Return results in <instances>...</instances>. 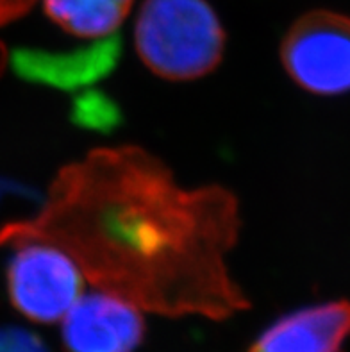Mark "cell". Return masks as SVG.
I'll return each mask as SVG.
<instances>
[{
  "label": "cell",
  "mask_w": 350,
  "mask_h": 352,
  "mask_svg": "<svg viewBox=\"0 0 350 352\" xmlns=\"http://www.w3.org/2000/svg\"><path fill=\"white\" fill-rule=\"evenodd\" d=\"M238 232L229 190L184 188L143 148L104 147L63 166L31 219L0 226V247L50 243L140 311L223 320L248 308L227 265Z\"/></svg>",
  "instance_id": "6da1fadb"
},
{
  "label": "cell",
  "mask_w": 350,
  "mask_h": 352,
  "mask_svg": "<svg viewBox=\"0 0 350 352\" xmlns=\"http://www.w3.org/2000/svg\"><path fill=\"white\" fill-rule=\"evenodd\" d=\"M134 47L152 74L186 82L217 70L226 31L208 0H145L134 23Z\"/></svg>",
  "instance_id": "7a4b0ae2"
},
{
  "label": "cell",
  "mask_w": 350,
  "mask_h": 352,
  "mask_svg": "<svg viewBox=\"0 0 350 352\" xmlns=\"http://www.w3.org/2000/svg\"><path fill=\"white\" fill-rule=\"evenodd\" d=\"M281 61L289 79L307 94H349L350 16L327 9L298 16L284 34Z\"/></svg>",
  "instance_id": "3957f363"
},
{
  "label": "cell",
  "mask_w": 350,
  "mask_h": 352,
  "mask_svg": "<svg viewBox=\"0 0 350 352\" xmlns=\"http://www.w3.org/2000/svg\"><path fill=\"white\" fill-rule=\"evenodd\" d=\"M14 247L6 268V286L11 304L36 324H56L83 295L85 276L65 250L23 241Z\"/></svg>",
  "instance_id": "277c9868"
},
{
  "label": "cell",
  "mask_w": 350,
  "mask_h": 352,
  "mask_svg": "<svg viewBox=\"0 0 350 352\" xmlns=\"http://www.w3.org/2000/svg\"><path fill=\"white\" fill-rule=\"evenodd\" d=\"M61 322L68 352H134L145 335L142 311L100 290L80 295Z\"/></svg>",
  "instance_id": "5b68a950"
},
{
  "label": "cell",
  "mask_w": 350,
  "mask_h": 352,
  "mask_svg": "<svg viewBox=\"0 0 350 352\" xmlns=\"http://www.w3.org/2000/svg\"><path fill=\"white\" fill-rule=\"evenodd\" d=\"M349 338L350 299H338L284 315L248 352H342Z\"/></svg>",
  "instance_id": "8992f818"
},
{
  "label": "cell",
  "mask_w": 350,
  "mask_h": 352,
  "mask_svg": "<svg viewBox=\"0 0 350 352\" xmlns=\"http://www.w3.org/2000/svg\"><path fill=\"white\" fill-rule=\"evenodd\" d=\"M120 58V38L95 41L70 52L49 50H18L13 54V68L31 82L56 88H76L107 76Z\"/></svg>",
  "instance_id": "52a82bcc"
},
{
  "label": "cell",
  "mask_w": 350,
  "mask_h": 352,
  "mask_svg": "<svg viewBox=\"0 0 350 352\" xmlns=\"http://www.w3.org/2000/svg\"><path fill=\"white\" fill-rule=\"evenodd\" d=\"M133 0H43L47 16L79 40H107L116 36Z\"/></svg>",
  "instance_id": "ba28073f"
},
{
  "label": "cell",
  "mask_w": 350,
  "mask_h": 352,
  "mask_svg": "<svg viewBox=\"0 0 350 352\" xmlns=\"http://www.w3.org/2000/svg\"><path fill=\"white\" fill-rule=\"evenodd\" d=\"M0 352H50L41 338L22 327H0Z\"/></svg>",
  "instance_id": "9c48e42d"
},
{
  "label": "cell",
  "mask_w": 350,
  "mask_h": 352,
  "mask_svg": "<svg viewBox=\"0 0 350 352\" xmlns=\"http://www.w3.org/2000/svg\"><path fill=\"white\" fill-rule=\"evenodd\" d=\"M2 59H4V54H0V65H2Z\"/></svg>",
  "instance_id": "30bf717a"
}]
</instances>
